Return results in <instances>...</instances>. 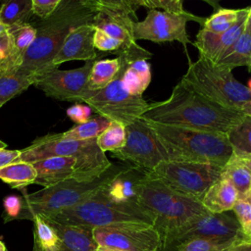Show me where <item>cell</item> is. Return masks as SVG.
Returning a JSON list of instances; mask_svg holds the SVG:
<instances>
[{
	"instance_id": "31",
	"label": "cell",
	"mask_w": 251,
	"mask_h": 251,
	"mask_svg": "<svg viewBox=\"0 0 251 251\" xmlns=\"http://www.w3.org/2000/svg\"><path fill=\"white\" fill-rule=\"evenodd\" d=\"M243 9H226L219 8L214 14L206 19L203 29L213 33H223L228 30L242 16Z\"/></svg>"
},
{
	"instance_id": "33",
	"label": "cell",
	"mask_w": 251,
	"mask_h": 251,
	"mask_svg": "<svg viewBox=\"0 0 251 251\" xmlns=\"http://www.w3.org/2000/svg\"><path fill=\"white\" fill-rule=\"evenodd\" d=\"M126 138V126L118 122H110L109 126L97 136L96 142L104 153L114 152L125 146Z\"/></svg>"
},
{
	"instance_id": "10",
	"label": "cell",
	"mask_w": 251,
	"mask_h": 251,
	"mask_svg": "<svg viewBox=\"0 0 251 251\" xmlns=\"http://www.w3.org/2000/svg\"><path fill=\"white\" fill-rule=\"evenodd\" d=\"M221 173L222 167L213 164L165 161L153 170L146 171V176L201 202L208 188L220 178Z\"/></svg>"
},
{
	"instance_id": "43",
	"label": "cell",
	"mask_w": 251,
	"mask_h": 251,
	"mask_svg": "<svg viewBox=\"0 0 251 251\" xmlns=\"http://www.w3.org/2000/svg\"><path fill=\"white\" fill-rule=\"evenodd\" d=\"M224 251H251V241L240 238L229 244Z\"/></svg>"
},
{
	"instance_id": "3",
	"label": "cell",
	"mask_w": 251,
	"mask_h": 251,
	"mask_svg": "<svg viewBox=\"0 0 251 251\" xmlns=\"http://www.w3.org/2000/svg\"><path fill=\"white\" fill-rule=\"evenodd\" d=\"M166 150L169 161L224 167L232 154L226 134L146 121Z\"/></svg>"
},
{
	"instance_id": "35",
	"label": "cell",
	"mask_w": 251,
	"mask_h": 251,
	"mask_svg": "<svg viewBox=\"0 0 251 251\" xmlns=\"http://www.w3.org/2000/svg\"><path fill=\"white\" fill-rule=\"evenodd\" d=\"M139 7H145L148 10L161 8L164 12L177 14V15H186L187 11L183 8L182 0H137Z\"/></svg>"
},
{
	"instance_id": "51",
	"label": "cell",
	"mask_w": 251,
	"mask_h": 251,
	"mask_svg": "<svg viewBox=\"0 0 251 251\" xmlns=\"http://www.w3.org/2000/svg\"><path fill=\"white\" fill-rule=\"evenodd\" d=\"M248 18L251 19V7L248 8Z\"/></svg>"
},
{
	"instance_id": "48",
	"label": "cell",
	"mask_w": 251,
	"mask_h": 251,
	"mask_svg": "<svg viewBox=\"0 0 251 251\" xmlns=\"http://www.w3.org/2000/svg\"><path fill=\"white\" fill-rule=\"evenodd\" d=\"M0 251H7V247L2 240H0Z\"/></svg>"
},
{
	"instance_id": "2",
	"label": "cell",
	"mask_w": 251,
	"mask_h": 251,
	"mask_svg": "<svg viewBox=\"0 0 251 251\" xmlns=\"http://www.w3.org/2000/svg\"><path fill=\"white\" fill-rule=\"evenodd\" d=\"M95 15L92 0H61L48 19L29 23L36 36L19 71L33 76L48 71L68 34L80 25H92Z\"/></svg>"
},
{
	"instance_id": "24",
	"label": "cell",
	"mask_w": 251,
	"mask_h": 251,
	"mask_svg": "<svg viewBox=\"0 0 251 251\" xmlns=\"http://www.w3.org/2000/svg\"><path fill=\"white\" fill-rule=\"evenodd\" d=\"M122 81L127 93L142 96L151 81V66L147 59L140 58L132 61L125 69Z\"/></svg>"
},
{
	"instance_id": "40",
	"label": "cell",
	"mask_w": 251,
	"mask_h": 251,
	"mask_svg": "<svg viewBox=\"0 0 251 251\" xmlns=\"http://www.w3.org/2000/svg\"><path fill=\"white\" fill-rule=\"evenodd\" d=\"M67 115L72 121H74L77 125H80L87 122L90 119L91 109L88 106L75 104L67 110Z\"/></svg>"
},
{
	"instance_id": "45",
	"label": "cell",
	"mask_w": 251,
	"mask_h": 251,
	"mask_svg": "<svg viewBox=\"0 0 251 251\" xmlns=\"http://www.w3.org/2000/svg\"><path fill=\"white\" fill-rule=\"evenodd\" d=\"M96 251H125V250H119V249H112V248H105V247H99Z\"/></svg>"
},
{
	"instance_id": "46",
	"label": "cell",
	"mask_w": 251,
	"mask_h": 251,
	"mask_svg": "<svg viewBox=\"0 0 251 251\" xmlns=\"http://www.w3.org/2000/svg\"><path fill=\"white\" fill-rule=\"evenodd\" d=\"M6 30H7V26H6L5 25H3V23L0 21V34H1L2 32L6 31Z\"/></svg>"
},
{
	"instance_id": "17",
	"label": "cell",
	"mask_w": 251,
	"mask_h": 251,
	"mask_svg": "<svg viewBox=\"0 0 251 251\" xmlns=\"http://www.w3.org/2000/svg\"><path fill=\"white\" fill-rule=\"evenodd\" d=\"M94 32L95 27L92 25H84L73 29L53 59L49 70L57 69L59 65L67 61L81 60L86 62L97 59L99 55L93 45Z\"/></svg>"
},
{
	"instance_id": "8",
	"label": "cell",
	"mask_w": 251,
	"mask_h": 251,
	"mask_svg": "<svg viewBox=\"0 0 251 251\" xmlns=\"http://www.w3.org/2000/svg\"><path fill=\"white\" fill-rule=\"evenodd\" d=\"M102 189L87 200L46 218L62 225L90 228L122 223H145L153 226L152 217L139 204L112 201Z\"/></svg>"
},
{
	"instance_id": "6",
	"label": "cell",
	"mask_w": 251,
	"mask_h": 251,
	"mask_svg": "<svg viewBox=\"0 0 251 251\" xmlns=\"http://www.w3.org/2000/svg\"><path fill=\"white\" fill-rule=\"evenodd\" d=\"M62 156L76 159L78 180H90L100 176L112 165L106 154L99 148L96 138L75 140L65 138L61 133L48 134L35 139L21 150L15 162L34 163L48 157Z\"/></svg>"
},
{
	"instance_id": "23",
	"label": "cell",
	"mask_w": 251,
	"mask_h": 251,
	"mask_svg": "<svg viewBox=\"0 0 251 251\" xmlns=\"http://www.w3.org/2000/svg\"><path fill=\"white\" fill-rule=\"evenodd\" d=\"M217 68L231 72L236 67L245 66L251 72V33L245 27L242 34L216 63Z\"/></svg>"
},
{
	"instance_id": "25",
	"label": "cell",
	"mask_w": 251,
	"mask_h": 251,
	"mask_svg": "<svg viewBox=\"0 0 251 251\" xmlns=\"http://www.w3.org/2000/svg\"><path fill=\"white\" fill-rule=\"evenodd\" d=\"M36 171L31 163L13 162L0 168V179L12 188L22 189L34 183Z\"/></svg>"
},
{
	"instance_id": "14",
	"label": "cell",
	"mask_w": 251,
	"mask_h": 251,
	"mask_svg": "<svg viewBox=\"0 0 251 251\" xmlns=\"http://www.w3.org/2000/svg\"><path fill=\"white\" fill-rule=\"evenodd\" d=\"M99 247L125 251H159L161 239L152 225L122 223L93 228Z\"/></svg>"
},
{
	"instance_id": "44",
	"label": "cell",
	"mask_w": 251,
	"mask_h": 251,
	"mask_svg": "<svg viewBox=\"0 0 251 251\" xmlns=\"http://www.w3.org/2000/svg\"><path fill=\"white\" fill-rule=\"evenodd\" d=\"M240 112H241L244 116L251 118V101L246 102V103L241 107Z\"/></svg>"
},
{
	"instance_id": "34",
	"label": "cell",
	"mask_w": 251,
	"mask_h": 251,
	"mask_svg": "<svg viewBox=\"0 0 251 251\" xmlns=\"http://www.w3.org/2000/svg\"><path fill=\"white\" fill-rule=\"evenodd\" d=\"M232 211L243 237L251 241V191L247 194L237 196Z\"/></svg>"
},
{
	"instance_id": "41",
	"label": "cell",
	"mask_w": 251,
	"mask_h": 251,
	"mask_svg": "<svg viewBox=\"0 0 251 251\" xmlns=\"http://www.w3.org/2000/svg\"><path fill=\"white\" fill-rule=\"evenodd\" d=\"M12 52V39L6 30L0 34V64H2Z\"/></svg>"
},
{
	"instance_id": "1",
	"label": "cell",
	"mask_w": 251,
	"mask_h": 251,
	"mask_svg": "<svg viewBox=\"0 0 251 251\" xmlns=\"http://www.w3.org/2000/svg\"><path fill=\"white\" fill-rule=\"evenodd\" d=\"M243 117L241 112L222 107L179 81L168 99L149 104L141 119L226 134Z\"/></svg>"
},
{
	"instance_id": "19",
	"label": "cell",
	"mask_w": 251,
	"mask_h": 251,
	"mask_svg": "<svg viewBox=\"0 0 251 251\" xmlns=\"http://www.w3.org/2000/svg\"><path fill=\"white\" fill-rule=\"evenodd\" d=\"M31 164L36 171L34 183L44 188L67 179H77L76 159L74 157L53 156Z\"/></svg>"
},
{
	"instance_id": "47",
	"label": "cell",
	"mask_w": 251,
	"mask_h": 251,
	"mask_svg": "<svg viewBox=\"0 0 251 251\" xmlns=\"http://www.w3.org/2000/svg\"><path fill=\"white\" fill-rule=\"evenodd\" d=\"M246 28L249 30V32L251 33V19H247V22H246Z\"/></svg>"
},
{
	"instance_id": "30",
	"label": "cell",
	"mask_w": 251,
	"mask_h": 251,
	"mask_svg": "<svg viewBox=\"0 0 251 251\" xmlns=\"http://www.w3.org/2000/svg\"><path fill=\"white\" fill-rule=\"evenodd\" d=\"M33 75L21 71L8 75H0V108L10 99L33 85Z\"/></svg>"
},
{
	"instance_id": "4",
	"label": "cell",
	"mask_w": 251,
	"mask_h": 251,
	"mask_svg": "<svg viewBox=\"0 0 251 251\" xmlns=\"http://www.w3.org/2000/svg\"><path fill=\"white\" fill-rule=\"evenodd\" d=\"M129 165L112 163L111 167L96 178L90 180L71 178L33 193L25 194L22 197V210L17 220L32 221L37 215L48 217L75 206L99 192Z\"/></svg>"
},
{
	"instance_id": "26",
	"label": "cell",
	"mask_w": 251,
	"mask_h": 251,
	"mask_svg": "<svg viewBox=\"0 0 251 251\" xmlns=\"http://www.w3.org/2000/svg\"><path fill=\"white\" fill-rule=\"evenodd\" d=\"M120 69L121 60L119 57L96 60L88 76V89L94 91L106 87L117 76Z\"/></svg>"
},
{
	"instance_id": "32",
	"label": "cell",
	"mask_w": 251,
	"mask_h": 251,
	"mask_svg": "<svg viewBox=\"0 0 251 251\" xmlns=\"http://www.w3.org/2000/svg\"><path fill=\"white\" fill-rule=\"evenodd\" d=\"M111 121L101 116L90 118L87 122L76 125L71 129L62 132V136L65 138L75 140H89L97 138V136L109 126Z\"/></svg>"
},
{
	"instance_id": "49",
	"label": "cell",
	"mask_w": 251,
	"mask_h": 251,
	"mask_svg": "<svg viewBox=\"0 0 251 251\" xmlns=\"http://www.w3.org/2000/svg\"><path fill=\"white\" fill-rule=\"evenodd\" d=\"M6 148H7V144H6L4 141H2V140L0 139V150L6 149Z\"/></svg>"
},
{
	"instance_id": "22",
	"label": "cell",
	"mask_w": 251,
	"mask_h": 251,
	"mask_svg": "<svg viewBox=\"0 0 251 251\" xmlns=\"http://www.w3.org/2000/svg\"><path fill=\"white\" fill-rule=\"evenodd\" d=\"M221 176L232 183L238 195L249 193L251 191V158L231 154L222 168Z\"/></svg>"
},
{
	"instance_id": "28",
	"label": "cell",
	"mask_w": 251,
	"mask_h": 251,
	"mask_svg": "<svg viewBox=\"0 0 251 251\" xmlns=\"http://www.w3.org/2000/svg\"><path fill=\"white\" fill-rule=\"evenodd\" d=\"M33 251H56L59 246L60 238L50 220L46 217L37 215L33 217Z\"/></svg>"
},
{
	"instance_id": "12",
	"label": "cell",
	"mask_w": 251,
	"mask_h": 251,
	"mask_svg": "<svg viewBox=\"0 0 251 251\" xmlns=\"http://www.w3.org/2000/svg\"><path fill=\"white\" fill-rule=\"evenodd\" d=\"M126 134L125 146L111 152L113 157L146 171L169 161L165 148L145 120L140 118L126 126Z\"/></svg>"
},
{
	"instance_id": "29",
	"label": "cell",
	"mask_w": 251,
	"mask_h": 251,
	"mask_svg": "<svg viewBox=\"0 0 251 251\" xmlns=\"http://www.w3.org/2000/svg\"><path fill=\"white\" fill-rule=\"evenodd\" d=\"M232 154L251 158V118L244 116L226 133Z\"/></svg>"
},
{
	"instance_id": "50",
	"label": "cell",
	"mask_w": 251,
	"mask_h": 251,
	"mask_svg": "<svg viewBox=\"0 0 251 251\" xmlns=\"http://www.w3.org/2000/svg\"><path fill=\"white\" fill-rule=\"evenodd\" d=\"M247 87H248V89L250 90V92H251V79L248 81V83H247V85H246Z\"/></svg>"
},
{
	"instance_id": "15",
	"label": "cell",
	"mask_w": 251,
	"mask_h": 251,
	"mask_svg": "<svg viewBox=\"0 0 251 251\" xmlns=\"http://www.w3.org/2000/svg\"><path fill=\"white\" fill-rule=\"evenodd\" d=\"M86 61L77 69H52L34 75V83L47 96L65 101H82L91 91L87 87L88 76L95 61Z\"/></svg>"
},
{
	"instance_id": "7",
	"label": "cell",
	"mask_w": 251,
	"mask_h": 251,
	"mask_svg": "<svg viewBox=\"0 0 251 251\" xmlns=\"http://www.w3.org/2000/svg\"><path fill=\"white\" fill-rule=\"evenodd\" d=\"M137 203L152 217L160 239L189 220L208 212L200 201L177 193L147 176L141 182Z\"/></svg>"
},
{
	"instance_id": "9",
	"label": "cell",
	"mask_w": 251,
	"mask_h": 251,
	"mask_svg": "<svg viewBox=\"0 0 251 251\" xmlns=\"http://www.w3.org/2000/svg\"><path fill=\"white\" fill-rule=\"evenodd\" d=\"M180 81L209 100L232 111L240 112L241 107L251 101L250 90L231 72L217 68L201 56L195 62H189L187 72Z\"/></svg>"
},
{
	"instance_id": "18",
	"label": "cell",
	"mask_w": 251,
	"mask_h": 251,
	"mask_svg": "<svg viewBox=\"0 0 251 251\" xmlns=\"http://www.w3.org/2000/svg\"><path fill=\"white\" fill-rule=\"evenodd\" d=\"M145 176L146 170L129 165L127 169L116 176L102 191L112 201L118 203H137L140 185Z\"/></svg>"
},
{
	"instance_id": "36",
	"label": "cell",
	"mask_w": 251,
	"mask_h": 251,
	"mask_svg": "<svg viewBox=\"0 0 251 251\" xmlns=\"http://www.w3.org/2000/svg\"><path fill=\"white\" fill-rule=\"evenodd\" d=\"M93 45L100 51H119L123 47V42L116 39L101 29L95 28L93 35Z\"/></svg>"
},
{
	"instance_id": "21",
	"label": "cell",
	"mask_w": 251,
	"mask_h": 251,
	"mask_svg": "<svg viewBox=\"0 0 251 251\" xmlns=\"http://www.w3.org/2000/svg\"><path fill=\"white\" fill-rule=\"evenodd\" d=\"M237 196V191L232 183L226 178L220 176L208 188L201 203L208 212L222 214L232 210Z\"/></svg>"
},
{
	"instance_id": "16",
	"label": "cell",
	"mask_w": 251,
	"mask_h": 251,
	"mask_svg": "<svg viewBox=\"0 0 251 251\" xmlns=\"http://www.w3.org/2000/svg\"><path fill=\"white\" fill-rule=\"evenodd\" d=\"M248 19V8H245L240 19L226 31L223 33H213L201 28L196 40L192 44L198 49L199 56L216 63L220 60L227 49L237 40L246 27Z\"/></svg>"
},
{
	"instance_id": "5",
	"label": "cell",
	"mask_w": 251,
	"mask_h": 251,
	"mask_svg": "<svg viewBox=\"0 0 251 251\" xmlns=\"http://www.w3.org/2000/svg\"><path fill=\"white\" fill-rule=\"evenodd\" d=\"M117 52L121 60V69L117 76L106 87L91 90L81 102H85L98 116L111 122L121 123L126 126L140 119L149 104L142 96H133L126 91L122 81L123 73L132 61L140 58L148 60L153 57V54L138 44L122 48Z\"/></svg>"
},
{
	"instance_id": "39",
	"label": "cell",
	"mask_w": 251,
	"mask_h": 251,
	"mask_svg": "<svg viewBox=\"0 0 251 251\" xmlns=\"http://www.w3.org/2000/svg\"><path fill=\"white\" fill-rule=\"evenodd\" d=\"M4 215L5 222L17 220L22 210V198L16 195H10L4 199Z\"/></svg>"
},
{
	"instance_id": "37",
	"label": "cell",
	"mask_w": 251,
	"mask_h": 251,
	"mask_svg": "<svg viewBox=\"0 0 251 251\" xmlns=\"http://www.w3.org/2000/svg\"><path fill=\"white\" fill-rule=\"evenodd\" d=\"M227 246L228 245H222L209 240L194 239L180 244L173 251H224Z\"/></svg>"
},
{
	"instance_id": "42",
	"label": "cell",
	"mask_w": 251,
	"mask_h": 251,
	"mask_svg": "<svg viewBox=\"0 0 251 251\" xmlns=\"http://www.w3.org/2000/svg\"><path fill=\"white\" fill-rule=\"evenodd\" d=\"M20 153H21V150H9V149L0 150V168L15 162L20 156Z\"/></svg>"
},
{
	"instance_id": "20",
	"label": "cell",
	"mask_w": 251,
	"mask_h": 251,
	"mask_svg": "<svg viewBox=\"0 0 251 251\" xmlns=\"http://www.w3.org/2000/svg\"><path fill=\"white\" fill-rule=\"evenodd\" d=\"M49 220L55 227L60 238V243L56 251L97 250L98 245L93 236V228L79 226L62 225L51 219Z\"/></svg>"
},
{
	"instance_id": "11",
	"label": "cell",
	"mask_w": 251,
	"mask_h": 251,
	"mask_svg": "<svg viewBox=\"0 0 251 251\" xmlns=\"http://www.w3.org/2000/svg\"><path fill=\"white\" fill-rule=\"evenodd\" d=\"M240 238L244 237L235 217L226 213L206 212L166 234L161 239L159 251H173L180 244L194 239L229 245Z\"/></svg>"
},
{
	"instance_id": "13",
	"label": "cell",
	"mask_w": 251,
	"mask_h": 251,
	"mask_svg": "<svg viewBox=\"0 0 251 251\" xmlns=\"http://www.w3.org/2000/svg\"><path fill=\"white\" fill-rule=\"evenodd\" d=\"M188 21H194L203 25L206 19L190 13L177 15L156 9L148 10L143 21L133 23V37L135 41L148 40L156 43L177 41L186 47L187 44H192L186 32Z\"/></svg>"
},
{
	"instance_id": "38",
	"label": "cell",
	"mask_w": 251,
	"mask_h": 251,
	"mask_svg": "<svg viewBox=\"0 0 251 251\" xmlns=\"http://www.w3.org/2000/svg\"><path fill=\"white\" fill-rule=\"evenodd\" d=\"M61 0H32V15L43 21L48 19L57 9Z\"/></svg>"
},
{
	"instance_id": "27",
	"label": "cell",
	"mask_w": 251,
	"mask_h": 251,
	"mask_svg": "<svg viewBox=\"0 0 251 251\" xmlns=\"http://www.w3.org/2000/svg\"><path fill=\"white\" fill-rule=\"evenodd\" d=\"M32 16V0H9L0 7V21L7 27L29 24Z\"/></svg>"
}]
</instances>
